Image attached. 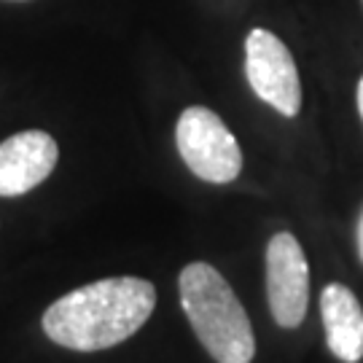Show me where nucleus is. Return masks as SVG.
Returning <instances> with one entry per match:
<instances>
[{"label": "nucleus", "instance_id": "obj_1", "mask_svg": "<svg viewBox=\"0 0 363 363\" xmlns=\"http://www.w3.org/2000/svg\"><path fill=\"white\" fill-rule=\"evenodd\" d=\"M154 286L143 277H105L57 298L43 312L46 337L78 352L121 345L151 318Z\"/></svg>", "mask_w": 363, "mask_h": 363}, {"label": "nucleus", "instance_id": "obj_2", "mask_svg": "<svg viewBox=\"0 0 363 363\" xmlns=\"http://www.w3.org/2000/svg\"><path fill=\"white\" fill-rule=\"evenodd\" d=\"M181 304L196 339L218 363H250L256 337L245 307L216 267L194 261L181 272Z\"/></svg>", "mask_w": 363, "mask_h": 363}, {"label": "nucleus", "instance_id": "obj_3", "mask_svg": "<svg viewBox=\"0 0 363 363\" xmlns=\"http://www.w3.org/2000/svg\"><path fill=\"white\" fill-rule=\"evenodd\" d=\"M175 143L186 167L199 181L232 183L242 169V148L218 113L191 105L175 124Z\"/></svg>", "mask_w": 363, "mask_h": 363}, {"label": "nucleus", "instance_id": "obj_4", "mask_svg": "<svg viewBox=\"0 0 363 363\" xmlns=\"http://www.w3.org/2000/svg\"><path fill=\"white\" fill-rule=\"evenodd\" d=\"M245 76L256 97L283 116L301 111V81L288 46L274 33L256 27L245 40Z\"/></svg>", "mask_w": 363, "mask_h": 363}, {"label": "nucleus", "instance_id": "obj_5", "mask_svg": "<svg viewBox=\"0 0 363 363\" xmlns=\"http://www.w3.org/2000/svg\"><path fill=\"white\" fill-rule=\"evenodd\" d=\"M267 296L277 325H301L310 304V264L294 234L280 232L267 247Z\"/></svg>", "mask_w": 363, "mask_h": 363}, {"label": "nucleus", "instance_id": "obj_6", "mask_svg": "<svg viewBox=\"0 0 363 363\" xmlns=\"http://www.w3.org/2000/svg\"><path fill=\"white\" fill-rule=\"evenodd\" d=\"M60 148L49 132H16L0 143V196L33 191L57 167Z\"/></svg>", "mask_w": 363, "mask_h": 363}, {"label": "nucleus", "instance_id": "obj_7", "mask_svg": "<svg viewBox=\"0 0 363 363\" xmlns=\"http://www.w3.org/2000/svg\"><path fill=\"white\" fill-rule=\"evenodd\" d=\"M328 350L345 363H358L363 358V307L347 286L331 283L320 294Z\"/></svg>", "mask_w": 363, "mask_h": 363}, {"label": "nucleus", "instance_id": "obj_8", "mask_svg": "<svg viewBox=\"0 0 363 363\" xmlns=\"http://www.w3.org/2000/svg\"><path fill=\"white\" fill-rule=\"evenodd\" d=\"M358 256L363 261V210H361V218H358Z\"/></svg>", "mask_w": 363, "mask_h": 363}, {"label": "nucleus", "instance_id": "obj_9", "mask_svg": "<svg viewBox=\"0 0 363 363\" xmlns=\"http://www.w3.org/2000/svg\"><path fill=\"white\" fill-rule=\"evenodd\" d=\"M358 113H361V118H363V78L358 81Z\"/></svg>", "mask_w": 363, "mask_h": 363}]
</instances>
